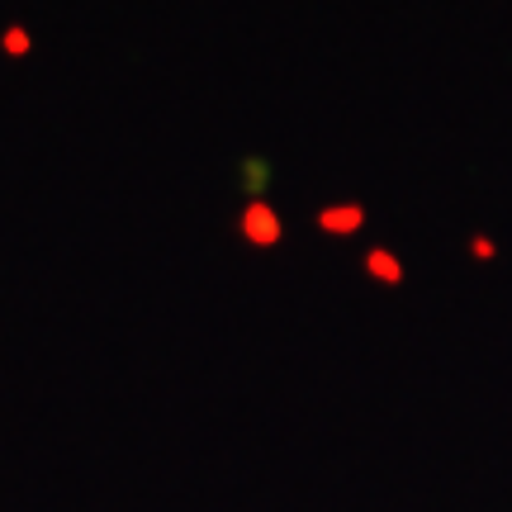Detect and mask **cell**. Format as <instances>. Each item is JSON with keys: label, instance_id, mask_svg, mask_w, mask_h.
<instances>
[{"label": "cell", "instance_id": "cell-1", "mask_svg": "<svg viewBox=\"0 0 512 512\" xmlns=\"http://www.w3.org/2000/svg\"><path fill=\"white\" fill-rule=\"evenodd\" d=\"M238 228H242V238L252 242V247H275L280 242V214H275L266 200H247L242 204V219H238Z\"/></svg>", "mask_w": 512, "mask_h": 512}, {"label": "cell", "instance_id": "cell-2", "mask_svg": "<svg viewBox=\"0 0 512 512\" xmlns=\"http://www.w3.org/2000/svg\"><path fill=\"white\" fill-rule=\"evenodd\" d=\"M318 228L328 233V238H356L361 228H366V204H323L318 209Z\"/></svg>", "mask_w": 512, "mask_h": 512}, {"label": "cell", "instance_id": "cell-3", "mask_svg": "<svg viewBox=\"0 0 512 512\" xmlns=\"http://www.w3.org/2000/svg\"><path fill=\"white\" fill-rule=\"evenodd\" d=\"M271 185V162L266 157H247L242 162V190H247V200H266L261 190Z\"/></svg>", "mask_w": 512, "mask_h": 512}, {"label": "cell", "instance_id": "cell-4", "mask_svg": "<svg viewBox=\"0 0 512 512\" xmlns=\"http://www.w3.org/2000/svg\"><path fill=\"white\" fill-rule=\"evenodd\" d=\"M366 271L375 275V280H384V285H399L403 280V266L394 252H384V247H375V252L366 256Z\"/></svg>", "mask_w": 512, "mask_h": 512}, {"label": "cell", "instance_id": "cell-5", "mask_svg": "<svg viewBox=\"0 0 512 512\" xmlns=\"http://www.w3.org/2000/svg\"><path fill=\"white\" fill-rule=\"evenodd\" d=\"M0 53L5 57H29L34 53V34H29L24 24H5V29H0Z\"/></svg>", "mask_w": 512, "mask_h": 512}, {"label": "cell", "instance_id": "cell-6", "mask_svg": "<svg viewBox=\"0 0 512 512\" xmlns=\"http://www.w3.org/2000/svg\"><path fill=\"white\" fill-rule=\"evenodd\" d=\"M470 256H479V261H494V256H498V242L484 238V233H475V238H470Z\"/></svg>", "mask_w": 512, "mask_h": 512}]
</instances>
